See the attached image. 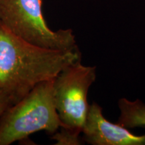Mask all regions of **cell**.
Wrapping results in <instances>:
<instances>
[{"label": "cell", "mask_w": 145, "mask_h": 145, "mask_svg": "<svg viewBox=\"0 0 145 145\" xmlns=\"http://www.w3.org/2000/svg\"><path fill=\"white\" fill-rule=\"evenodd\" d=\"M79 60V50L62 51L36 46L0 23V88L12 93L17 103L38 84L54 79Z\"/></svg>", "instance_id": "obj_1"}, {"label": "cell", "mask_w": 145, "mask_h": 145, "mask_svg": "<svg viewBox=\"0 0 145 145\" xmlns=\"http://www.w3.org/2000/svg\"><path fill=\"white\" fill-rule=\"evenodd\" d=\"M0 23L20 39L48 49L77 50L71 29L53 31L42 12V0H0Z\"/></svg>", "instance_id": "obj_3"}, {"label": "cell", "mask_w": 145, "mask_h": 145, "mask_svg": "<svg viewBox=\"0 0 145 145\" xmlns=\"http://www.w3.org/2000/svg\"><path fill=\"white\" fill-rule=\"evenodd\" d=\"M82 132L85 141L93 145H145V135H135L118 123L110 122L95 102L89 106Z\"/></svg>", "instance_id": "obj_5"}, {"label": "cell", "mask_w": 145, "mask_h": 145, "mask_svg": "<svg viewBox=\"0 0 145 145\" xmlns=\"http://www.w3.org/2000/svg\"><path fill=\"white\" fill-rule=\"evenodd\" d=\"M16 103L17 101L12 93L0 88V118L10 107Z\"/></svg>", "instance_id": "obj_8"}, {"label": "cell", "mask_w": 145, "mask_h": 145, "mask_svg": "<svg viewBox=\"0 0 145 145\" xmlns=\"http://www.w3.org/2000/svg\"><path fill=\"white\" fill-rule=\"evenodd\" d=\"M54 79L43 81L0 118V145H10L44 130L54 134L63 126L55 107Z\"/></svg>", "instance_id": "obj_2"}, {"label": "cell", "mask_w": 145, "mask_h": 145, "mask_svg": "<svg viewBox=\"0 0 145 145\" xmlns=\"http://www.w3.org/2000/svg\"><path fill=\"white\" fill-rule=\"evenodd\" d=\"M81 133L72 130L66 127L61 126L59 132L54 133L52 138L58 145H79L81 144L79 139Z\"/></svg>", "instance_id": "obj_7"}, {"label": "cell", "mask_w": 145, "mask_h": 145, "mask_svg": "<svg viewBox=\"0 0 145 145\" xmlns=\"http://www.w3.org/2000/svg\"><path fill=\"white\" fill-rule=\"evenodd\" d=\"M95 79V67L84 66L81 60L65 67L54 78V104L63 126L82 132L89 108L88 91Z\"/></svg>", "instance_id": "obj_4"}, {"label": "cell", "mask_w": 145, "mask_h": 145, "mask_svg": "<svg viewBox=\"0 0 145 145\" xmlns=\"http://www.w3.org/2000/svg\"><path fill=\"white\" fill-rule=\"evenodd\" d=\"M118 107L120 115L118 124L126 128H145V104L142 101L123 97L119 99Z\"/></svg>", "instance_id": "obj_6"}]
</instances>
